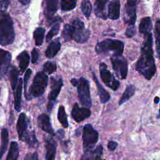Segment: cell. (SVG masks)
<instances>
[{"instance_id": "1", "label": "cell", "mask_w": 160, "mask_h": 160, "mask_svg": "<svg viewBox=\"0 0 160 160\" xmlns=\"http://www.w3.org/2000/svg\"><path fill=\"white\" fill-rule=\"evenodd\" d=\"M136 69L148 80L151 79L156 74V66L153 56L151 32L145 36L141 48V54L136 63Z\"/></svg>"}, {"instance_id": "2", "label": "cell", "mask_w": 160, "mask_h": 160, "mask_svg": "<svg viewBox=\"0 0 160 160\" xmlns=\"http://www.w3.org/2000/svg\"><path fill=\"white\" fill-rule=\"evenodd\" d=\"M30 121L25 113L21 112L18 118L16 129L19 139L25 142L29 148H34L37 146L38 141L36 136L34 130L29 129Z\"/></svg>"}, {"instance_id": "3", "label": "cell", "mask_w": 160, "mask_h": 160, "mask_svg": "<svg viewBox=\"0 0 160 160\" xmlns=\"http://www.w3.org/2000/svg\"><path fill=\"white\" fill-rule=\"evenodd\" d=\"M15 33L11 16L4 11H0V45L11 44L14 40Z\"/></svg>"}, {"instance_id": "4", "label": "cell", "mask_w": 160, "mask_h": 160, "mask_svg": "<svg viewBox=\"0 0 160 160\" xmlns=\"http://www.w3.org/2000/svg\"><path fill=\"white\" fill-rule=\"evenodd\" d=\"M48 77L43 71L37 72L34 78L32 83L29 88V92L25 96L27 100L38 98L43 94L48 85Z\"/></svg>"}, {"instance_id": "5", "label": "cell", "mask_w": 160, "mask_h": 160, "mask_svg": "<svg viewBox=\"0 0 160 160\" xmlns=\"http://www.w3.org/2000/svg\"><path fill=\"white\" fill-rule=\"evenodd\" d=\"M71 83L74 86L77 87L78 98L81 104L87 108H91L92 101L88 81L83 77L80 78L79 79L73 78L71 80Z\"/></svg>"}, {"instance_id": "6", "label": "cell", "mask_w": 160, "mask_h": 160, "mask_svg": "<svg viewBox=\"0 0 160 160\" xmlns=\"http://www.w3.org/2000/svg\"><path fill=\"white\" fill-rule=\"evenodd\" d=\"M124 47V42L121 41L106 39L96 44L95 51L98 54L108 53L109 51H112L113 56H119L122 54Z\"/></svg>"}, {"instance_id": "7", "label": "cell", "mask_w": 160, "mask_h": 160, "mask_svg": "<svg viewBox=\"0 0 160 160\" xmlns=\"http://www.w3.org/2000/svg\"><path fill=\"white\" fill-rule=\"evenodd\" d=\"M71 38L78 43L86 42L89 37V31L85 28L84 22L79 19H74L71 24Z\"/></svg>"}, {"instance_id": "8", "label": "cell", "mask_w": 160, "mask_h": 160, "mask_svg": "<svg viewBox=\"0 0 160 160\" xmlns=\"http://www.w3.org/2000/svg\"><path fill=\"white\" fill-rule=\"evenodd\" d=\"M99 139L98 131L92 124H86L82 129V144L84 151L93 148Z\"/></svg>"}, {"instance_id": "9", "label": "cell", "mask_w": 160, "mask_h": 160, "mask_svg": "<svg viewBox=\"0 0 160 160\" xmlns=\"http://www.w3.org/2000/svg\"><path fill=\"white\" fill-rule=\"evenodd\" d=\"M62 85L63 82L61 78L56 79L54 77H52L51 78V91L48 94V98L49 102L47 106L48 111L49 112H51L52 109L54 102L61 91Z\"/></svg>"}, {"instance_id": "10", "label": "cell", "mask_w": 160, "mask_h": 160, "mask_svg": "<svg viewBox=\"0 0 160 160\" xmlns=\"http://www.w3.org/2000/svg\"><path fill=\"white\" fill-rule=\"evenodd\" d=\"M112 69L116 76L122 79H126L128 74V62L122 56H114L111 58Z\"/></svg>"}, {"instance_id": "11", "label": "cell", "mask_w": 160, "mask_h": 160, "mask_svg": "<svg viewBox=\"0 0 160 160\" xmlns=\"http://www.w3.org/2000/svg\"><path fill=\"white\" fill-rule=\"evenodd\" d=\"M100 76L103 82L113 91L118 89L120 83L119 81L116 79L111 72L107 69V65L103 62L99 64Z\"/></svg>"}, {"instance_id": "12", "label": "cell", "mask_w": 160, "mask_h": 160, "mask_svg": "<svg viewBox=\"0 0 160 160\" xmlns=\"http://www.w3.org/2000/svg\"><path fill=\"white\" fill-rule=\"evenodd\" d=\"M91 114V111L87 108H80L77 103H75L72 111L71 116L78 122H81L88 118Z\"/></svg>"}, {"instance_id": "13", "label": "cell", "mask_w": 160, "mask_h": 160, "mask_svg": "<svg viewBox=\"0 0 160 160\" xmlns=\"http://www.w3.org/2000/svg\"><path fill=\"white\" fill-rule=\"evenodd\" d=\"M45 1L44 15L48 21L52 22L53 20L54 22L57 21V19H54V15L58 8L59 0H44Z\"/></svg>"}, {"instance_id": "14", "label": "cell", "mask_w": 160, "mask_h": 160, "mask_svg": "<svg viewBox=\"0 0 160 160\" xmlns=\"http://www.w3.org/2000/svg\"><path fill=\"white\" fill-rule=\"evenodd\" d=\"M11 61L9 52L0 49V76L3 77L8 72Z\"/></svg>"}, {"instance_id": "15", "label": "cell", "mask_w": 160, "mask_h": 160, "mask_svg": "<svg viewBox=\"0 0 160 160\" xmlns=\"http://www.w3.org/2000/svg\"><path fill=\"white\" fill-rule=\"evenodd\" d=\"M38 125L44 131L49 134L50 135L54 136L55 134L53 128L51 125V119L48 115L46 114H41L38 117Z\"/></svg>"}, {"instance_id": "16", "label": "cell", "mask_w": 160, "mask_h": 160, "mask_svg": "<svg viewBox=\"0 0 160 160\" xmlns=\"http://www.w3.org/2000/svg\"><path fill=\"white\" fill-rule=\"evenodd\" d=\"M102 151L103 147L101 144H99L95 148L84 151L81 160H101Z\"/></svg>"}, {"instance_id": "17", "label": "cell", "mask_w": 160, "mask_h": 160, "mask_svg": "<svg viewBox=\"0 0 160 160\" xmlns=\"http://www.w3.org/2000/svg\"><path fill=\"white\" fill-rule=\"evenodd\" d=\"M45 159L54 160L56 153V142L52 137H47L45 140Z\"/></svg>"}, {"instance_id": "18", "label": "cell", "mask_w": 160, "mask_h": 160, "mask_svg": "<svg viewBox=\"0 0 160 160\" xmlns=\"http://www.w3.org/2000/svg\"><path fill=\"white\" fill-rule=\"evenodd\" d=\"M120 0H111L108 6V17L112 20L119 19L120 16Z\"/></svg>"}, {"instance_id": "19", "label": "cell", "mask_w": 160, "mask_h": 160, "mask_svg": "<svg viewBox=\"0 0 160 160\" xmlns=\"http://www.w3.org/2000/svg\"><path fill=\"white\" fill-rule=\"evenodd\" d=\"M22 80L20 78L17 83L16 87L14 91V108L17 111H20L21 109V95H22Z\"/></svg>"}, {"instance_id": "20", "label": "cell", "mask_w": 160, "mask_h": 160, "mask_svg": "<svg viewBox=\"0 0 160 160\" xmlns=\"http://www.w3.org/2000/svg\"><path fill=\"white\" fill-rule=\"evenodd\" d=\"M109 0H96L94 3V14L101 19L106 20L107 19L106 15V5Z\"/></svg>"}, {"instance_id": "21", "label": "cell", "mask_w": 160, "mask_h": 160, "mask_svg": "<svg viewBox=\"0 0 160 160\" xmlns=\"http://www.w3.org/2000/svg\"><path fill=\"white\" fill-rule=\"evenodd\" d=\"M92 76H93V79L94 81V82H96V87H97V89H98V95L99 96V99L100 101L101 102V103L102 104H105L110 99V95L108 93V92L102 87V86L100 84V82H99L96 74H94V72H92Z\"/></svg>"}, {"instance_id": "22", "label": "cell", "mask_w": 160, "mask_h": 160, "mask_svg": "<svg viewBox=\"0 0 160 160\" xmlns=\"http://www.w3.org/2000/svg\"><path fill=\"white\" fill-rule=\"evenodd\" d=\"M61 46V44L59 41V38H58L56 40L52 41L49 44L45 51L46 56L48 58H54L60 50Z\"/></svg>"}, {"instance_id": "23", "label": "cell", "mask_w": 160, "mask_h": 160, "mask_svg": "<svg viewBox=\"0 0 160 160\" xmlns=\"http://www.w3.org/2000/svg\"><path fill=\"white\" fill-rule=\"evenodd\" d=\"M125 23L129 25H134L136 21V8L125 6V16L124 18Z\"/></svg>"}, {"instance_id": "24", "label": "cell", "mask_w": 160, "mask_h": 160, "mask_svg": "<svg viewBox=\"0 0 160 160\" xmlns=\"http://www.w3.org/2000/svg\"><path fill=\"white\" fill-rule=\"evenodd\" d=\"M17 59L19 61V66L20 69V72L22 74L25 70L27 69L29 62V55L27 51H24L21 52L17 57Z\"/></svg>"}, {"instance_id": "25", "label": "cell", "mask_w": 160, "mask_h": 160, "mask_svg": "<svg viewBox=\"0 0 160 160\" xmlns=\"http://www.w3.org/2000/svg\"><path fill=\"white\" fill-rule=\"evenodd\" d=\"M152 29V22L150 17L143 18L139 25V32L144 34V36L151 32Z\"/></svg>"}, {"instance_id": "26", "label": "cell", "mask_w": 160, "mask_h": 160, "mask_svg": "<svg viewBox=\"0 0 160 160\" xmlns=\"http://www.w3.org/2000/svg\"><path fill=\"white\" fill-rule=\"evenodd\" d=\"M1 146H0V160H1V158L5 152L7 150L8 141H9V133L8 131L4 128L1 129Z\"/></svg>"}, {"instance_id": "27", "label": "cell", "mask_w": 160, "mask_h": 160, "mask_svg": "<svg viewBox=\"0 0 160 160\" xmlns=\"http://www.w3.org/2000/svg\"><path fill=\"white\" fill-rule=\"evenodd\" d=\"M135 90H136V88H135L134 86H133L132 84L128 85L126 86V88L124 92H123L121 98L119 99V105L121 106L123 103L128 101L134 94Z\"/></svg>"}, {"instance_id": "28", "label": "cell", "mask_w": 160, "mask_h": 160, "mask_svg": "<svg viewBox=\"0 0 160 160\" xmlns=\"http://www.w3.org/2000/svg\"><path fill=\"white\" fill-rule=\"evenodd\" d=\"M19 156V145L16 141H12L6 160H18Z\"/></svg>"}, {"instance_id": "29", "label": "cell", "mask_w": 160, "mask_h": 160, "mask_svg": "<svg viewBox=\"0 0 160 160\" xmlns=\"http://www.w3.org/2000/svg\"><path fill=\"white\" fill-rule=\"evenodd\" d=\"M44 33L45 29L41 27H38L34 30L33 33V38L35 41V44L37 46H41L42 44L44 37Z\"/></svg>"}, {"instance_id": "30", "label": "cell", "mask_w": 160, "mask_h": 160, "mask_svg": "<svg viewBox=\"0 0 160 160\" xmlns=\"http://www.w3.org/2000/svg\"><path fill=\"white\" fill-rule=\"evenodd\" d=\"M58 119L59 122L62 124L64 128H68L69 126L68 121V116L65 111L64 107L63 106H60L58 111Z\"/></svg>"}, {"instance_id": "31", "label": "cell", "mask_w": 160, "mask_h": 160, "mask_svg": "<svg viewBox=\"0 0 160 160\" xmlns=\"http://www.w3.org/2000/svg\"><path fill=\"white\" fill-rule=\"evenodd\" d=\"M18 76H19V71L15 66H12L10 69L9 71V79L11 82V85L12 91L16 87L18 81Z\"/></svg>"}, {"instance_id": "32", "label": "cell", "mask_w": 160, "mask_h": 160, "mask_svg": "<svg viewBox=\"0 0 160 160\" xmlns=\"http://www.w3.org/2000/svg\"><path fill=\"white\" fill-rule=\"evenodd\" d=\"M81 11L83 15L86 18H89L92 12V5L89 0H82L81 5Z\"/></svg>"}, {"instance_id": "33", "label": "cell", "mask_w": 160, "mask_h": 160, "mask_svg": "<svg viewBox=\"0 0 160 160\" xmlns=\"http://www.w3.org/2000/svg\"><path fill=\"white\" fill-rule=\"evenodd\" d=\"M77 0H61V9L63 11H69L74 9L76 6Z\"/></svg>"}, {"instance_id": "34", "label": "cell", "mask_w": 160, "mask_h": 160, "mask_svg": "<svg viewBox=\"0 0 160 160\" xmlns=\"http://www.w3.org/2000/svg\"><path fill=\"white\" fill-rule=\"evenodd\" d=\"M59 27H60V23L59 21H55L53 24V25L52 26L51 29H50V31H49V32L48 33L47 36H46V41L49 42L50 41V40L52 39V38L56 35L59 30Z\"/></svg>"}, {"instance_id": "35", "label": "cell", "mask_w": 160, "mask_h": 160, "mask_svg": "<svg viewBox=\"0 0 160 160\" xmlns=\"http://www.w3.org/2000/svg\"><path fill=\"white\" fill-rule=\"evenodd\" d=\"M62 36L64 38V41L68 42L72 40L71 38V26L69 24H66L64 25L62 32Z\"/></svg>"}, {"instance_id": "36", "label": "cell", "mask_w": 160, "mask_h": 160, "mask_svg": "<svg viewBox=\"0 0 160 160\" xmlns=\"http://www.w3.org/2000/svg\"><path fill=\"white\" fill-rule=\"evenodd\" d=\"M156 50L158 57L160 53V21L158 19L156 24Z\"/></svg>"}, {"instance_id": "37", "label": "cell", "mask_w": 160, "mask_h": 160, "mask_svg": "<svg viewBox=\"0 0 160 160\" xmlns=\"http://www.w3.org/2000/svg\"><path fill=\"white\" fill-rule=\"evenodd\" d=\"M44 71L48 74H51L56 71V64L54 62L47 61L43 66Z\"/></svg>"}, {"instance_id": "38", "label": "cell", "mask_w": 160, "mask_h": 160, "mask_svg": "<svg viewBox=\"0 0 160 160\" xmlns=\"http://www.w3.org/2000/svg\"><path fill=\"white\" fill-rule=\"evenodd\" d=\"M31 73H32V71L31 69H28L26 73H25V75H24V94L26 93L27 92V86H28V82H29V80L30 79V77H31Z\"/></svg>"}, {"instance_id": "39", "label": "cell", "mask_w": 160, "mask_h": 160, "mask_svg": "<svg viewBox=\"0 0 160 160\" xmlns=\"http://www.w3.org/2000/svg\"><path fill=\"white\" fill-rule=\"evenodd\" d=\"M136 34V27L134 25H129L126 31V36L128 38H132Z\"/></svg>"}, {"instance_id": "40", "label": "cell", "mask_w": 160, "mask_h": 160, "mask_svg": "<svg viewBox=\"0 0 160 160\" xmlns=\"http://www.w3.org/2000/svg\"><path fill=\"white\" fill-rule=\"evenodd\" d=\"M39 58V51L36 48H34L31 52V62L34 64Z\"/></svg>"}, {"instance_id": "41", "label": "cell", "mask_w": 160, "mask_h": 160, "mask_svg": "<svg viewBox=\"0 0 160 160\" xmlns=\"http://www.w3.org/2000/svg\"><path fill=\"white\" fill-rule=\"evenodd\" d=\"M10 2L11 0H0V9L1 11L6 10L8 8Z\"/></svg>"}, {"instance_id": "42", "label": "cell", "mask_w": 160, "mask_h": 160, "mask_svg": "<svg viewBox=\"0 0 160 160\" xmlns=\"http://www.w3.org/2000/svg\"><path fill=\"white\" fill-rule=\"evenodd\" d=\"M24 160H38V155L36 152H34L32 154H28Z\"/></svg>"}, {"instance_id": "43", "label": "cell", "mask_w": 160, "mask_h": 160, "mask_svg": "<svg viewBox=\"0 0 160 160\" xmlns=\"http://www.w3.org/2000/svg\"><path fill=\"white\" fill-rule=\"evenodd\" d=\"M140 0H126V4L125 6L129 8H136Z\"/></svg>"}, {"instance_id": "44", "label": "cell", "mask_w": 160, "mask_h": 160, "mask_svg": "<svg viewBox=\"0 0 160 160\" xmlns=\"http://www.w3.org/2000/svg\"><path fill=\"white\" fill-rule=\"evenodd\" d=\"M118 146V143L114 141H109L108 143V149L109 151H114Z\"/></svg>"}, {"instance_id": "45", "label": "cell", "mask_w": 160, "mask_h": 160, "mask_svg": "<svg viewBox=\"0 0 160 160\" xmlns=\"http://www.w3.org/2000/svg\"><path fill=\"white\" fill-rule=\"evenodd\" d=\"M19 1V2H20V3H21L22 5H27V4H28L29 2H30V1H31V0H18Z\"/></svg>"}, {"instance_id": "46", "label": "cell", "mask_w": 160, "mask_h": 160, "mask_svg": "<svg viewBox=\"0 0 160 160\" xmlns=\"http://www.w3.org/2000/svg\"><path fill=\"white\" fill-rule=\"evenodd\" d=\"M154 101V103H155V104H158L159 102V97H158V96L155 97Z\"/></svg>"}, {"instance_id": "47", "label": "cell", "mask_w": 160, "mask_h": 160, "mask_svg": "<svg viewBox=\"0 0 160 160\" xmlns=\"http://www.w3.org/2000/svg\"><path fill=\"white\" fill-rule=\"evenodd\" d=\"M103 160H105V159H103Z\"/></svg>"}]
</instances>
